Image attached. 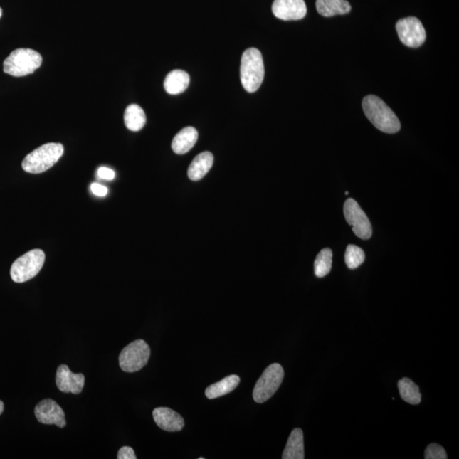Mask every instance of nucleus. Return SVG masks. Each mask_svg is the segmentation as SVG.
I'll list each match as a JSON object with an SVG mask.
<instances>
[{
    "mask_svg": "<svg viewBox=\"0 0 459 459\" xmlns=\"http://www.w3.org/2000/svg\"><path fill=\"white\" fill-rule=\"evenodd\" d=\"M316 7L319 14L325 17L345 15L352 11L347 0H317Z\"/></svg>",
    "mask_w": 459,
    "mask_h": 459,
    "instance_id": "a211bd4d",
    "label": "nucleus"
},
{
    "mask_svg": "<svg viewBox=\"0 0 459 459\" xmlns=\"http://www.w3.org/2000/svg\"><path fill=\"white\" fill-rule=\"evenodd\" d=\"M42 56L31 49H17L4 61V72L13 77H24L41 68Z\"/></svg>",
    "mask_w": 459,
    "mask_h": 459,
    "instance_id": "20e7f679",
    "label": "nucleus"
},
{
    "mask_svg": "<svg viewBox=\"0 0 459 459\" xmlns=\"http://www.w3.org/2000/svg\"><path fill=\"white\" fill-rule=\"evenodd\" d=\"M46 261V255L41 249H33L25 253L12 264L11 277L15 283H21L33 279L41 272Z\"/></svg>",
    "mask_w": 459,
    "mask_h": 459,
    "instance_id": "39448f33",
    "label": "nucleus"
},
{
    "mask_svg": "<svg viewBox=\"0 0 459 459\" xmlns=\"http://www.w3.org/2000/svg\"><path fill=\"white\" fill-rule=\"evenodd\" d=\"M283 459H304V434L301 428H297L291 432L287 440L285 449L283 453Z\"/></svg>",
    "mask_w": 459,
    "mask_h": 459,
    "instance_id": "f3484780",
    "label": "nucleus"
},
{
    "mask_svg": "<svg viewBox=\"0 0 459 459\" xmlns=\"http://www.w3.org/2000/svg\"><path fill=\"white\" fill-rule=\"evenodd\" d=\"M34 413L38 421L45 425H56L60 428L67 425L64 411L53 400L46 399L39 402Z\"/></svg>",
    "mask_w": 459,
    "mask_h": 459,
    "instance_id": "9d476101",
    "label": "nucleus"
},
{
    "mask_svg": "<svg viewBox=\"0 0 459 459\" xmlns=\"http://www.w3.org/2000/svg\"><path fill=\"white\" fill-rule=\"evenodd\" d=\"M64 153V147L60 143H48L29 153L23 161L24 172L41 174L58 163Z\"/></svg>",
    "mask_w": 459,
    "mask_h": 459,
    "instance_id": "7ed1b4c3",
    "label": "nucleus"
},
{
    "mask_svg": "<svg viewBox=\"0 0 459 459\" xmlns=\"http://www.w3.org/2000/svg\"><path fill=\"white\" fill-rule=\"evenodd\" d=\"M448 458L445 449L436 443L428 445L425 452L426 459H447Z\"/></svg>",
    "mask_w": 459,
    "mask_h": 459,
    "instance_id": "b1692460",
    "label": "nucleus"
},
{
    "mask_svg": "<svg viewBox=\"0 0 459 459\" xmlns=\"http://www.w3.org/2000/svg\"><path fill=\"white\" fill-rule=\"evenodd\" d=\"M152 416L157 426L166 431H180L185 426L181 415L169 408H155Z\"/></svg>",
    "mask_w": 459,
    "mask_h": 459,
    "instance_id": "ddd939ff",
    "label": "nucleus"
},
{
    "mask_svg": "<svg viewBox=\"0 0 459 459\" xmlns=\"http://www.w3.org/2000/svg\"><path fill=\"white\" fill-rule=\"evenodd\" d=\"M240 76L245 90L253 93L260 89L265 77L264 60L261 52L249 48L242 56Z\"/></svg>",
    "mask_w": 459,
    "mask_h": 459,
    "instance_id": "f03ea898",
    "label": "nucleus"
},
{
    "mask_svg": "<svg viewBox=\"0 0 459 459\" xmlns=\"http://www.w3.org/2000/svg\"><path fill=\"white\" fill-rule=\"evenodd\" d=\"M190 84V76L183 70H174L166 76L164 86L169 95H179L185 91Z\"/></svg>",
    "mask_w": 459,
    "mask_h": 459,
    "instance_id": "dca6fc26",
    "label": "nucleus"
},
{
    "mask_svg": "<svg viewBox=\"0 0 459 459\" xmlns=\"http://www.w3.org/2000/svg\"><path fill=\"white\" fill-rule=\"evenodd\" d=\"M344 260L349 269H357L364 263L365 253L361 248L356 246V245H349L347 251H345Z\"/></svg>",
    "mask_w": 459,
    "mask_h": 459,
    "instance_id": "5701e85b",
    "label": "nucleus"
},
{
    "mask_svg": "<svg viewBox=\"0 0 459 459\" xmlns=\"http://www.w3.org/2000/svg\"><path fill=\"white\" fill-rule=\"evenodd\" d=\"M198 138V131L194 127H186L173 139L172 149L176 154H186L195 146Z\"/></svg>",
    "mask_w": 459,
    "mask_h": 459,
    "instance_id": "2eb2a0df",
    "label": "nucleus"
},
{
    "mask_svg": "<svg viewBox=\"0 0 459 459\" xmlns=\"http://www.w3.org/2000/svg\"><path fill=\"white\" fill-rule=\"evenodd\" d=\"M149 345L142 339L130 343L122 349L120 355V366L126 373H135L143 369L149 361Z\"/></svg>",
    "mask_w": 459,
    "mask_h": 459,
    "instance_id": "0eeeda50",
    "label": "nucleus"
},
{
    "mask_svg": "<svg viewBox=\"0 0 459 459\" xmlns=\"http://www.w3.org/2000/svg\"><path fill=\"white\" fill-rule=\"evenodd\" d=\"M2 13H3V11H2V9H1V8H0V17H1V16H2Z\"/></svg>",
    "mask_w": 459,
    "mask_h": 459,
    "instance_id": "c85d7f7f",
    "label": "nucleus"
},
{
    "mask_svg": "<svg viewBox=\"0 0 459 459\" xmlns=\"http://www.w3.org/2000/svg\"><path fill=\"white\" fill-rule=\"evenodd\" d=\"M97 176L102 180L112 181L115 178V172L107 167H100L97 170Z\"/></svg>",
    "mask_w": 459,
    "mask_h": 459,
    "instance_id": "393cba45",
    "label": "nucleus"
},
{
    "mask_svg": "<svg viewBox=\"0 0 459 459\" xmlns=\"http://www.w3.org/2000/svg\"><path fill=\"white\" fill-rule=\"evenodd\" d=\"M273 12L278 19L297 21L304 19L307 8L304 0H274Z\"/></svg>",
    "mask_w": 459,
    "mask_h": 459,
    "instance_id": "9b49d317",
    "label": "nucleus"
},
{
    "mask_svg": "<svg viewBox=\"0 0 459 459\" xmlns=\"http://www.w3.org/2000/svg\"><path fill=\"white\" fill-rule=\"evenodd\" d=\"M56 386L61 392L80 394L84 389L85 378L82 374H73L67 365H60L56 371Z\"/></svg>",
    "mask_w": 459,
    "mask_h": 459,
    "instance_id": "f8f14e48",
    "label": "nucleus"
},
{
    "mask_svg": "<svg viewBox=\"0 0 459 459\" xmlns=\"http://www.w3.org/2000/svg\"><path fill=\"white\" fill-rule=\"evenodd\" d=\"M213 164V156L211 152H204L192 160L191 164L188 168V177L194 181H200L203 179L209 170L212 168Z\"/></svg>",
    "mask_w": 459,
    "mask_h": 459,
    "instance_id": "4468645a",
    "label": "nucleus"
},
{
    "mask_svg": "<svg viewBox=\"0 0 459 459\" xmlns=\"http://www.w3.org/2000/svg\"><path fill=\"white\" fill-rule=\"evenodd\" d=\"M400 396L406 402L409 404L418 405L421 402V393L419 388L413 380L404 378L398 382Z\"/></svg>",
    "mask_w": 459,
    "mask_h": 459,
    "instance_id": "412c9836",
    "label": "nucleus"
},
{
    "mask_svg": "<svg viewBox=\"0 0 459 459\" xmlns=\"http://www.w3.org/2000/svg\"><path fill=\"white\" fill-rule=\"evenodd\" d=\"M344 214L345 220L352 227L353 233L357 235V237L364 240L371 237L373 229H371V223L357 201L353 199L345 201Z\"/></svg>",
    "mask_w": 459,
    "mask_h": 459,
    "instance_id": "6e6552de",
    "label": "nucleus"
},
{
    "mask_svg": "<svg viewBox=\"0 0 459 459\" xmlns=\"http://www.w3.org/2000/svg\"><path fill=\"white\" fill-rule=\"evenodd\" d=\"M239 383L240 378L238 375H230L221 380L220 382L209 386L205 391V395L209 399H216V398L229 394L238 386Z\"/></svg>",
    "mask_w": 459,
    "mask_h": 459,
    "instance_id": "6ab92c4d",
    "label": "nucleus"
},
{
    "mask_svg": "<svg viewBox=\"0 0 459 459\" xmlns=\"http://www.w3.org/2000/svg\"><path fill=\"white\" fill-rule=\"evenodd\" d=\"M348 194H349V191H345V195H348Z\"/></svg>",
    "mask_w": 459,
    "mask_h": 459,
    "instance_id": "c756f323",
    "label": "nucleus"
},
{
    "mask_svg": "<svg viewBox=\"0 0 459 459\" xmlns=\"http://www.w3.org/2000/svg\"><path fill=\"white\" fill-rule=\"evenodd\" d=\"M3 412H4V403L1 401H0V415H1Z\"/></svg>",
    "mask_w": 459,
    "mask_h": 459,
    "instance_id": "cd10ccee",
    "label": "nucleus"
},
{
    "mask_svg": "<svg viewBox=\"0 0 459 459\" xmlns=\"http://www.w3.org/2000/svg\"><path fill=\"white\" fill-rule=\"evenodd\" d=\"M147 122V117L143 109L137 104L130 105L125 109V124L127 129L137 132L143 129Z\"/></svg>",
    "mask_w": 459,
    "mask_h": 459,
    "instance_id": "aec40b11",
    "label": "nucleus"
},
{
    "mask_svg": "<svg viewBox=\"0 0 459 459\" xmlns=\"http://www.w3.org/2000/svg\"><path fill=\"white\" fill-rule=\"evenodd\" d=\"M92 194L98 196H105L107 194L108 189L106 186L100 185L98 183L92 184L90 186Z\"/></svg>",
    "mask_w": 459,
    "mask_h": 459,
    "instance_id": "bb28decb",
    "label": "nucleus"
},
{
    "mask_svg": "<svg viewBox=\"0 0 459 459\" xmlns=\"http://www.w3.org/2000/svg\"><path fill=\"white\" fill-rule=\"evenodd\" d=\"M396 28L400 41L406 46L418 48L426 41V29L416 17L409 16L398 21Z\"/></svg>",
    "mask_w": 459,
    "mask_h": 459,
    "instance_id": "1a4fd4ad",
    "label": "nucleus"
},
{
    "mask_svg": "<svg viewBox=\"0 0 459 459\" xmlns=\"http://www.w3.org/2000/svg\"><path fill=\"white\" fill-rule=\"evenodd\" d=\"M333 261V252L330 248H325L318 253L314 263L315 275L317 278H325L330 273Z\"/></svg>",
    "mask_w": 459,
    "mask_h": 459,
    "instance_id": "4be33fe9",
    "label": "nucleus"
},
{
    "mask_svg": "<svg viewBox=\"0 0 459 459\" xmlns=\"http://www.w3.org/2000/svg\"><path fill=\"white\" fill-rule=\"evenodd\" d=\"M366 117L382 132L395 134L401 129V122L395 112L378 96L370 95L362 100Z\"/></svg>",
    "mask_w": 459,
    "mask_h": 459,
    "instance_id": "f257e3e1",
    "label": "nucleus"
},
{
    "mask_svg": "<svg viewBox=\"0 0 459 459\" xmlns=\"http://www.w3.org/2000/svg\"><path fill=\"white\" fill-rule=\"evenodd\" d=\"M284 378V370L279 364L266 367L253 389V397L258 403H264L278 391Z\"/></svg>",
    "mask_w": 459,
    "mask_h": 459,
    "instance_id": "423d86ee",
    "label": "nucleus"
},
{
    "mask_svg": "<svg viewBox=\"0 0 459 459\" xmlns=\"http://www.w3.org/2000/svg\"><path fill=\"white\" fill-rule=\"evenodd\" d=\"M119 459H137L134 450L130 447L122 448L117 453Z\"/></svg>",
    "mask_w": 459,
    "mask_h": 459,
    "instance_id": "a878e982",
    "label": "nucleus"
}]
</instances>
